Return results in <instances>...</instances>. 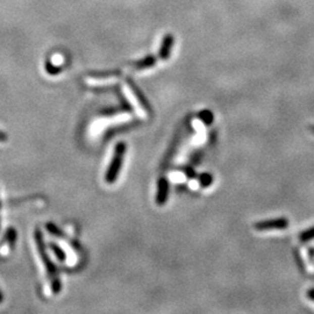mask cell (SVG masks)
Wrapping results in <instances>:
<instances>
[{
    "label": "cell",
    "instance_id": "12",
    "mask_svg": "<svg viewBox=\"0 0 314 314\" xmlns=\"http://www.w3.org/2000/svg\"><path fill=\"white\" fill-rule=\"evenodd\" d=\"M47 229L49 231V233H50V234L55 235V236H60V237H62V236L64 235L63 233L60 231V228L57 227V226L54 225V224H47Z\"/></svg>",
    "mask_w": 314,
    "mask_h": 314
},
{
    "label": "cell",
    "instance_id": "18",
    "mask_svg": "<svg viewBox=\"0 0 314 314\" xmlns=\"http://www.w3.org/2000/svg\"><path fill=\"white\" fill-rule=\"evenodd\" d=\"M308 129H309V132H311V133H313V134H314V126H309Z\"/></svg>",
    "mask_w": 314,
    "mask_h": 314
},
{
    "label": "cell",
    "instance_id": "13",
    "mask_svg": "<svg viewBox=\"0 0 314 314\" xmlns=\"http://www.w3.org/2000/svg\"><path fill=\"white\" fill-rule=\"evenodd\" d=\"M294 256H296V261L298 262V264H299V269H300L301 273H306V269L304 268V263H302V262H301V259H300L299 252H298L297 250L294 251Z\"/></svg>",
    "mask_w": 314,
    "mask_h": 314
},
{
    "label": "cell",
    "instance_id": "2",
    "mask_svg": "<svg viewBox=\"0 0 314 314\" xmlns=\"http://www.w3.org/2000/svg\"><path fill=\"white\" fill-rule=\"evenodd\" d=\"M126 150H127V145H126L125 142L117 143L116 148H114L112 161H111L105 174V181L107 184H113L118 179L119 175H120L122 164H124Z\"/></svg>",
    "mask_w": 314,
    "mask_h": 314
},
{
    "label": "cell",
    "instance_id": "3",
    "mask_svg": "<svg viewBox=\"0 0 314 314\" xmlns=\"http://www.w3.org/2000/svg\"><path fill=\"white\" fill-rule=\"evenodd\" d=\"M290 225L288 218H276V219L263 220L254 225V228L257 232H267L271 229H285Z\"/></svg>",
    "mask_w": 314,
    "mask_h": 314
},
{
    "label": "cell",
    "instance_id": "1",
    "mask_svg": "<svg viewBox=\"0 0 314 314\" xmlns=\"http://www.w3.org/2000/svg\"><path fill=\"white\" fill-rule=\"evenodd\" d=\"M34 239H35V243L37 247V251H39V255L42 259V262L44 264L45 270H47L49 281H50V288H51V292L54 294H57L62 289V284H61L60 281V275H59V270L55 264L51 262L50 257H49L47 248H45V242L43 240V235L40 229H36L34 232Z\"/></svg>",
    "mask_w": 314,
    "mask_h": 314
},
{
    "label": "cell",
    "instance_id": "17",
    "mask_svg": "<svg viewBox=\"0 0 314 314\" xmlns=\"http://www.w3.org/2000/svg\"><path fill=\"white\" fill-rule=\"evenodd\" d=\"M3 300H4V294H3L2 291H0V304H2Z\"/></svg>",
    "mask_w": 314,
    "mask_h": 314
},
{
    "label": "cell",
    "instance_id": "15",
    "mask_svg": "<svg viewBox=\"0 0 314 314\" xmlns=\"http://www.w3.org/2000/svg\"><path fill=\"white\" fill-rule=\"evenodd\" d=\"M7 140H9V136H7L4 132L0 131V142H6Z\"/></svg>",
    "mask_w": 314,
    "mask_h": 314
},
{
    "label": "cell",
    "instance_id": "11",
    "mask_svg": "<svg viewBox=\"0 0 314 314\" xmlns=\"http://www.w3.org/2000/svg\"><path fill=\"white\" fill-rule=\"evenodd\" d=\"M200 118L206 125H211L213 122V113L210 112V111L207 110L202 111V112L200 113Z\"/></svg>",
    "mask_w": 314,
    "mask_h": 314
},
{
    "label": "cell",
    "instance_id": "8",
    "mask_svg": "<svg viewBox=\"0 0 314 314\" xmlns=\"http://www.w3.org/2000/svg\"><path fill=\"white\" fill-rule=\"evenodd\" d=\"M49 247H50L53 252H54V254H55V256H56L57 259H59L60 262H66L67 255H66V252H64L63 249L59 246V244L51 242L50 244H49Z\"/></svg>",
    "mask_w": 314,
    "mask_h": 314
},
{
    "label": "cell",
    "instance_id": "9",
    "mask_svg": "<svg viewBox=\"0 0 314 314\" xmlns=\"http://www.w3.org/2000/svg\"><path fill=\"white\" fill-rule=\"evenodd\" d=\"M314 239V226L311 228H308L307 231H304L302 233H300L299 235V240L300 242L305 243V242H309Z\"/></svg>",
    "mask_w": 314,
    "mask_h": 314
},
{
    "label": "cell",
    "instance_id": "6",
    "mask_svg": "<svg viewBox=\"0 0 314 314\" xmlns=\"http://www.w3.org/2000/svg\"><path fill=\"white\" fill-rule=\"evenodd\" d=\"M174 43H175V36L172 35V34H167V35H164L159 51V57L161 60L167 61L169 59L171 49L174 47Z\"/></svg>",
    "mask_w": 314,
    "mask_h": 314
},
{
    "label": "cell",
    "instance_id": "10",
    "mask_svg": "<svg viewBox=\"0 0 314 314\" xmlns=\"http://www.w3.org/2000/svg\"><path fill=\"white\" fill-rule=\"evenodd\" d=\"M45 70H47L49 75H59L61 71V68L54 66V64L50 62V60H47V62H45Z\"/></svg>",
    "mask_w": 314,
    "mask_h": 314
},
{
    "label": "cell",
    "instance_id": "4",
    "mask_svg": "<svg viewBox=\"0 0 314 314\" xmlns=\"http://www.w3.org/2000/svg\"><path fill=\"white\" fill-rule=\"evenodd\" d=\"M170 186L169 182L167 178L161 177L157 182V193H156V204L159 206H164L167 204L168 199H169Z\"/></svg>",
    "mask_w": 314,
    "mask_h": 314
},
{
    "label": "cell",
    "instance_id": "5",
    "mask_svg": "<svg viewBox=\"0 0 314 314\" xmlns=\"http://www.w3.org/2000/svg\"><path fill=\"white\" fill-rule=\"evenodd\" d=\"M126 82H127V85L129 86V89L132 90L133 94L135 95L136 100L139 101V104H140L141 107H142V110L144 111L145 113H150V112H151L150 104H149L148 99L145 98V95L143 94V92L141 91L140 87L137 86L136 84L133 82V79H132V78H127V79H126Z\"/></svg>",
    "mask_w": 314,
    "mask_h": 314
},
{
    "label": "cell",
    "instance_id": "14",
    "mask_svg": "<svg viewBox=\"0 0 314 314\" xmlns=\"http://www.w3.org/2000/svg\"><path fill=\"white\" fill-rule=\"evenodd\" d=\"M213 181V177L208 174H205L204 175V181L201 179V183L204 184V185H208V184Z\"/></svg>",
    "mask_w": 314,
    "mask_h": 314
},
{
    "label": "cell",
    "instance_id": "7",
    "mask_svg": "<svg viewBox=\"0 0 314 314\" xmlns=\"http://www.w3.org/2000/svg\"><path fill=\"white\" fill-rule=\"evenodd\" d=\"M156 56L154 55H148L143 57L142 60L137 61V62H135L133 64V67L137 69V70H144V69H149L151 67H154L156 64Z\"/></svg>",
    "mask_w": 314,
    "mask_h": 314
},
{
    "label": "cell",
    "instance_id": "16",
    "mask_svg": "<svg viewBox=\"0 0 314 314\" xmlns=\"http://www.w3.org/2000/svg\"><path fill=\"white\" fill-rule=\"evenodd\" d=\"M307 297H308V299L314 301V289H309L307 291Z\"/></svg>",
    "mask_w": 314,
    "mask_h": 314
}]
</instances>
